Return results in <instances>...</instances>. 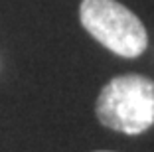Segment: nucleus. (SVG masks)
<instances>
[{
    "label": "nucleus",
    "mask_w": 154,
    "mask_h": 152,
    "mask_svg": "<svg viewBox=\"0 0 154 152\" xmlns=\"http://www.w3.org/2000/svg\"><path fill=\"white\" fill-rule=\"evenodd\" d=\"M99 152H111V150H99Z\"/></svg>",
    "instance_id": "nucleus-3"
},
{
    "label": "nucleus",
    "mask_w": 154,
    "mask_h": 152,
    "mask_svg": "<svg viewBox=\"0 0 154 152\" xmlns=\"http://www.w3.org/2000/svg\"><path fill=\"white\" fill-rule=\"evenodd\" d=\"M79 18L99 44L121 57H138L148 45L140 18L117 0H83Z\"/></svg>",
    "instance_id": "nucleus-2"
},
{
    "label": "nucleus",
    "mask_w": 154,
    "mask_h": 152,
    "mask_svg": "<svg viewBox=\"0 0 154 152\" xmlns=\"http://www.w3.org/2000/svg\"><path fill=\"white\" fill-rule=\"evenodd\" d=\"M103 126L122 134H140L154 125V81L138 73L119 75L101 89L95 103Z\"/></svg>",
    "instance_id": "nucleus-1"
}]
</instances>
